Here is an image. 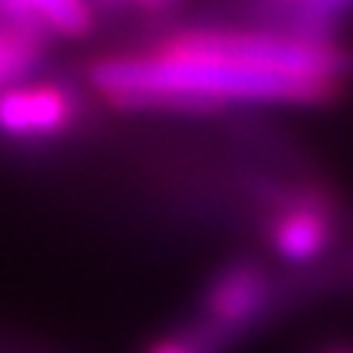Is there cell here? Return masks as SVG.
Listing matches in <instances>:
<instances>
[{
  "label": "cell",
  "instance_id": "cell-11",
  "mask_svg": "<svg viewBox=\"0 0 353 353\" xmlns=\"http://www.w3.org/2000/svg\"><path fill=\"white\" fill-rule=\"evenodd\" d=\"M101 9H121V6H132V0H92Z\"/></svg>",
  "mask_w": 353,
  "mask_h": 353
},
{
  "label": "cell",
  "instance_id": "cell-12",
  "mask_svg": "<svg viewBox=\"0 0 353 353\" xmlns=\"http://www.w3.org/2000/svg\"><path fill=\"white\" fill-rule=\"evenodd\" d=\"M324 353H353L350 347H330V350H324Z\"/></svg>",
  "mask_w": 353,
  "mask_h": 353
},
{
  "label": "cell",
  "instance_id": "cell-6",
  "mask_svg": "<svg viewBox=\"0 0 353 353\" xmlns=\"http://www.w3.org/2000/svg\"><path fill=\"white\" fill-rule=\"evenodd\" d=\"M30 21L41 32L62 39H83L94 30L92 0H21Z\"/></svg>",
  "mask_w": 353,
  "mask_h": 353
},
{
  "label": "cell",
  "instance_id": "cell-3",
  "mask_svg": "<svg viewBox=\"0 0 353 353\" xmlns=\"http://www.w3.org/2000/svg\"><path fill=\"white\" fill-rule=\"evenodd\" d=\"M274 303V280L256 259H233L212 274L201 294V330L192 339L212 353L256 327Z\"/></svg>",
  "mask_w": 353,
  "mask_h": 353
},
{
  "label": "cell",
  "instance_id": "cell-7",
  "mask_svg": "<svg viewBox=\"0 0 353 353\" xmlns=\"http://www.w3.org/2000/svg\"><path fill=\"white\" fill-rule=\"evenodd\" d=\"M44 59V36L0 24V92L30 80Z\"/></svg>",
  "mask_w": 353,
  "mask_h": 353
},
{
  "label": "cell",
  "instance_id": "cell-5",
  "mask_svg": "<svg viewBox=\"0 0 353 353\" xmlns=\"http://www.w3.org/2000/svg\"><path fill=\"white\" fill-rule=\"evenodd\" d=\"M336 241V212L315 189L285 194L268 218V245L285 265H312Z\"/></svg>",
  "mask_w": 353,
  "mask_h": 353
},
{
  "label": "cell",
  "instance_id": "cell-8",
  "mask_svg": "<svg viewBox=\"0 0 353 353\" xmlns=\"http://www.w3.org/2000/svg\"><path fill=\"white\" fill-rule=\"evenodd\" d=\"M145 353H209L206 347H201L197 341L185 333V336H162L153 339L145 347Z\"/></svg>",
  "mask_w": 353,
  "mask_h": 353
},
{
  "label": "cell",
  "instance_id": "cell-4",
  "mask_svg": "<svg viewBox=\"0 0 353 353\" xmlns=\"http://www.w3.org/2000/svg\"><path fill=\"white\" fill-rule=\"evenodd\" d=\"M83 103L71 85L24 80L0 92V136L9 141H53L71 132Z\"/></svg>",
  "mask_w": 353,
  "mask_h": 353
},
{
  "label": "cell",
  "instance_id": "cell-2",
  "mask_svg": "<svg viewBox=\"0 0 353 353\" xmlns=\"http://www.w3.org/2000/svg\"><path fill=\"white\" fill-rule=\"evenodd\" d=\"M159 44L176 53L209 57L250 71L309 83L333 94L345 92V83L353 71V57L336 39H303L285 30L192 27L171 32Z\"/></svg>",
  "mask_w": 353,
  "mask_h": 353
},
{
  "label": "cell",
  "instance_id": "cell-9",
  "mask_svg": "<svg viewBox=\"0 0 353 353\" xmlns=\"http://www.w3.org/2000/svg\"><path fill=\"white\" fill-rule=\"evenodd\" d=\"M274 3H285V6H315V9H327V12H341V9L350 6L353 0H274Z\"/></svg>",
  "mask_w": 353,
  "mask_h": 353
},
{
  "label": "cell",
  "instance_id": "cell-10",
  "mask_svg": "<svg viewBox=\"0 0 353 353\" xmlns=\"http://www.w3.org/2000/svg\"><path fill=\"white\" fill-rule=\"evenodd\" d=\"M168 3H174V0H132V6H139V9H162Z\"/></svg>",
  "mask_w": 353,
  "mask_h": 353
},
{
  "label": "cell",
  "instance_id": "cell-1",
  "mask_svg": "<svg viewBox=\"0 0 353 353\" xmlns=\"http://www.w3.org/2000/svg\"><path fill=\"white\" fill-rule=\"evenodd\" d=\"M94 94L132 112H218L224 106H321L339 94L327 88L250 71L209 57L157 44L141 53H112L88 68Z\"/></svg>",
  "mask_w": 353,
  "mask_h": 353
}]
</instances>
